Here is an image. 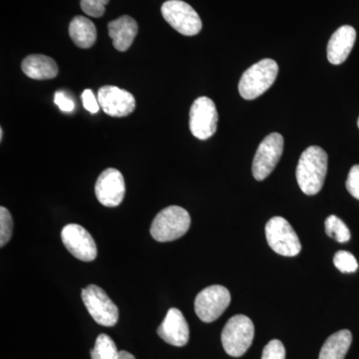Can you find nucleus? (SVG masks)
<instances>
[{
    "instance_id": "6e6552de",
    "label": "nucleus",
    "mask_w": 359,
    "mask_h": 359,
    "mask_svg": "<svg viewBox=\"0 0 359 359\" xmlns=\"http://www.w3.org/2000/svg\"><path fill=\"white\" fill-rule=\"evenodd\" d=\"M231 294L223 285L205 287L195 299V311L198 318L210 323L218 320L230 306Z\"/></svg>"
},
{
    "instance_id": "cd10ccee",
    "label": "nucleus",
    "mask_w": 359,
    "mask_h": 359,
    "mask_svg": "<svg viewBox=\"0 0 359 359\" xmlns=\"http://www.w3.org/2000/svg\"><path fill=\"white\" fill-rule=\"evenodd\" d=\"M81 99L85 109L88 111V112L91 113V114H96L98 112L100 105H99L98 98H96L92 90H85L83 93H82Z\"/></svg>"
},
{
    "instance_id": "412c9836",
    "label": "nucleus",
    "mask_w": 359,
    "mask_h": 359,
    "mask_svg": "<svg viewBox=\"0 0 359 359\" xmlns=\"http://www.w3.org/2000/svg\"><path fill=\"white\" fill-rule=\"evenodd\" d=\"M325 233L328 237L334 238L337 242L346 243L351 240V231L344 222L334 215H332L325 219Z\"/></svg>"
},
{
    "instance_id": "7c9ffc66",
    "label": "nucleus",
    "mask_w": 359,
    "mask_h": 359,
    "mask_svg": "<svg viewBox=\"0 0 359 359\" xmlns=\"http://www.w3.org/2000/svg\"><path fill=\"white\" fill-rule=\"evenodd\" d=\"M358 128H359V118H358Z\"/></svg>"
},
{
    "instance_id": "dca6fc26",
    "label": "nucleus",
    "mask_w": 359,
    "mask_h": 359,
    "mask_svg": "<svg viewBox=\"0 0 359 359\" xmlns=\"http://www.w3.org/2000/svg\"><path fill=\"white\" fill-rule=\"evenodd\" d=\"M108 32L115 49L124 52L128 50L133 43L138 33V25L134 18L123 15L118 20L111 21L108 25Z\"/></svg>"
},
{
    "instance_id": "9d476101",
    "label": "nucleus",
    "mask_w": 359,
    "mask_h": 359,
    "mask_svg": "<svg viewBox=\"0 0 359 359\" xmlns=\"http://www.w3.org/2000/svg\"><path fill=\"white\" fill-rule=\"evenodd\" d=\"M219 115L214 101L200 97L190 110V130L196 138L207 140L216 133Z\"/></svg>"
},
{
    "instance_id": "bb28decb",
    "label": "nucleus",
    "mask_w": 359,
    "mask_h": 359,
    "mask_svg": "<svg viewBox=\"0 0 359 359\" xmlns=\"http://www.w3.org/2000/svg\"><path fill=\"white\" fill-rule=\"evenodd\" d=\"M54 103L58 106L59 109L65 113H71L75 109L74 101L70 96L62 91H57L54 95Z\"/></svg>"
},
{
    "instance_id": "c756f323",
    "label": "nucleus",
    "mask_w": 359,
    "mask_h": 359,
    "mask_svg": "<svg viewBox=\"0 0 359 359\" xmlns=\"http://www.w3.org/2000/svg\"><path fill=\"white\" fill-rule=\"evenodd\" d=\"M2 138H4V130L0 129V139H1V141H2Z\"/></svg>"
},
{
    "instance_id": "6ab92c4d",
    "label": "nucleus",
    "mask_w": 359,
    "mask_h": 359,
    "mask_svg": "<svg viewBox=\"0 0 359 359\" xmlns=\"http://www.w3.org/2000/svg\"><path fill=\"white\" fill-rule=\"evenodd\" d=\"M353 342V334L342 330L330 335L321 347L318 359H344Z\"/></svg>"
},
{
    "instance_id": "a211bd4d",
    "label": "nucleus",
    "mask_w": 359,
    "mask_h": 359,
    "mask_svg": "<svg viewBox=\"0 0 359 359\" xmlns=\"http://www.w3.org/2000/svg\"><path fill=\"white\" fill-rule=\"evenodd\" d=\"M71 39L79 48L87 49L93 46L97 39L96 26L84 16H76L69 25Z\"/></svg>"
},
{
    "instance_id": "9b49d317",
    "label": "nucleus",
    "mask_w": 359,
    "mask_h": 359,
    "mask_svg": "<svg viewBox=\"0 0 359 359\" xmlns=\"http://www.w3.org/2000/svg\"><path fill=\"white\" fill-rule=\"evenodd\" d=\"M61 238L66 250L82 262L94 261L97 257L95 241L89 231L77 224H69L61 231Z\"/></svg>"
},
{
    "instance_id": "7ed1b4c3",
    "label": "nucleus",
    "mask_w": 359,
    "mask_h": 359,
    "mask_svg": "<svg viewBox=\"0 0 359 359\" xmlns=\"http://www.w3.org/2000/svg\"><path fill=\"white\" fill-rule=\"evenodd\" d=\"M278 65L273 59H263L245 71L238 83V92L245 100L263 95L275 83Z\"/></svg>"
},
{
    "instance_id": "4468645a",
    "label": "nucleus",
    "mask_w": 359,
    "mask_h": 359,
    "mask_svg": "<svg viewBox=\"0 0 359 359\" xmlns=\"http://www.w3.org/2000/svg\"><path fill=\"white\" fill-rule=\"evenodd\" d=\"M157 334L165 342L174 346H185L190 339V328L185 316L180 309L175 308L168 311L158 327Z\"/></svg>"
},
{
    "instance_id": "f3484780",
    "label": "nucleus",
    "mask_w": 359,
    "mask_h": 359,
    "mask_svg": "<svg viewBox=\"0 0 359 359\" xmlns=\"http://www.w3.org/2000/svg\"><path fill=\"white\" fill-rule=\"evenodd\" d=\"M21 69L26 76L35 80L53 79L58 74V66L55 61L42 54L27 56L22 61Z\"/></svg>"
},
{
    "instance_id": "b1692460",
    "label": "nucleus",
    "mask_w": 359,
    "mask_h": 359,
    "mask_svg": "<svg viewBox=\"0 0 359 359\" xmlns=\"http://www.w3.org/2000/svg\"><path fill=\"white\" fill-rule=\"evenodd\" d=\"M109 0H81L80 6L84 13L92 18H101L105 13V6Z\"/></svg>"
},
{
    "instance_id": "423d86ee",
    "label": "nucleus",
    "mask_w": 359,
    "mask_h": 359,
    "mask_svg": "<svg viewBox=\"0 0 359 359\" xmlns=\"http://www.w3.org/2000/svg\"><path fill=\"white\" fill-rule=\"evenodd\" d=\"M82 301L94 320L102 327H112L118 323L119 311L105 290L95 285L82 290Z\"/></svg>"
},
{
    "instance_id": "5701e85b",
    "label": "nucleus",
    "mask_w": 359,
    "mask_h": 359,
    "mask_svg": "<svg viewBox=\"0 0 359 359\" xmlns=\"http://www.w3.org/2000/svg\"><path fill=\"white\" fill-rule=\"evenodd\" d=\"M13 219L6 208H0V245L4 247L13 236Z\"/></svg>"
},
{
    "instance_id": "ddd939ff",
    "label": "nucleus",
    "mask_w": 359,
    "mask_h": 359,
    "mask_svg": "<svg viewBox=\"0 0 359 359\" xmlns=\"http://www.w3.org/2000/svg\"><path fill=\"white\" fill-rule=\"evenodd\" d=\"M97 98L104 112L111 117H126L136 107V100L130 92L111 85L101 87Z\"/></svg>"
},
{
    "instance_id": "aec40b11",
    "label": "nucleus",
    "mask_w": 359,
    "mask_h": 359,
    "mask_svg": "<svg viewBox=\"0 0 359 359\" xmlns=\"http://www.w3.org/2000/svg\"><path fill=\"white\" fill-rule=\"evenodd\" d=\"M119 353L114 340L109 335H98L95 341V346L91 351L92 359H118Z\"/></svg>"
},
{
    "instance_id": "4be33fe9",
    "label": "nucleus",
    "mask_w": 359,
    "mask_h": 359,
    "mask_svg": "<svg viewBox=\"0 0 359 359\" xmlns=\"http://www.w3.org/2000/svg\"><path fill=\"white\" fill-rule=\"evenodd\" d=\"M334 264L335 268L341 273H354L358 271V263L351 252L339 250L334 255Z\"/></svg>"
},
{
    "instance_id": "f03ea898",
    "label": "nucleus",
    "mask_w": 359,
    "mask_h": 359,
    "mask_svg": "<svg viewBox=\"0 0 359 359\" xmlns=\"http://www.w3.org/2000/svg\"><path fill=\"white\" fill-rule=\"evenodd\" d=\"M191 226V217L184 208L170 205L155 217L150 233L160 243L173 242L186 235Z\"/></svg>"
},
{
    "instance_id": "a878e982",
    "label": "nucleus",
    "mask_w": 359,
    "mask_h": 359,
    "mask_svg": "<svg viewBox=\"0 0 359 359\" xmlns=\"http://www.w3.org/2000/svg\"><path fill=\"white\" fill-rule=\"evenodd\" d=\"M346 189L353 198L359 200V165H355L349 171L346 180Z\"/></svg>"
},
{
    "instance_id": "f257e3e1",
    "label": "nucleus",
    "mask_w": 359,
    "mask_h": 359,
    "mask_svg": "<svg viewBox=\"0 0 359 359\" xmlns=\"http://www.w3.org/2000/svg\"><path fill=\"white\" fill-rule=\"evenodd\" d=\"M327 152L318 146H311L304 151L297 164V184L306 195L320 192L327 173Z\"/></svg>"
},
{
    "instance_id": "c85d7f7f",
    "label": "nucleus",
    "mask_w": 359,
    "mask_h": 359,
    "mask_svg": "<svg viewBox=\"0 0 359 359\" xmlns=\"http://www.w3.org/2000/svg\"><path fill=\"white\" fill-rule=\"evenodd\" d=\"M118 359H136L133 354L128 353V351H122L119 353V358Z\"/></svg>"
},
{
    "instance_id": "393cba45",
    "label": "nucleus",
    "mask_w": 359,
    "mask_h": 359,
    "mask_svg": "<svg viewBox=\"0 0 359 359\" xmlns=\"http://www.w3.org/2000/svg\"><path fill=\"white\" fill-rule=\"evenodd\" d=\"M262 359H285V348L283 342L273 339L264 346Z\"/></svg>"
},
{
    "instance_id": "39448f33",
    "label": "nucleus",
    "mask_w": 359,
    "mask_h": 359,
    "mask_svg": "<svg viewBox=\"0 0 359 359\" xmlns=\"http://www.w3.org/2000/svg\"><path fill=\"white\" fill-rule=\"evenodd\" d=\"M266 237L271 250L280 256L295 257L301 252V241L289 222L283 217L269 219L266 224Z\"/></svg>"
},
{
    "instance_id": "2eb2a0df",
    "label": "nucleus",
    "mask_w": 359,
    "mask_h": 359,
    "mask_svg": "<svg viewBox=\"0 0 359 359\" xmlns=\"http://www.w3.org/2000/svg\"><path fill=\"white\" fill-rule=\"evenodd\" d=\"M356 40L355 29L351 25L339 27L327 44V59L332 65H342L353 50Z\"/></svg>"
},
{
    "instance_id": "0eeeda50",
    "label": "nucleus",
    "mask_w": 359,
    "mask_h": 359,
    "mask_svg": "<svg viewBox=\"0 0 359 359\" xmlns=\"http://www.w3.org/2000/svg\"><path fill=\"white\" fill-rule=\"evenodd\" d=\"M163 18L175 30L186 36H194L202 29V20L190 4L182 0H168L161 8Z\"/></svg>"
},
{
    "instance_id": "20e7f679",
    "label": "nucleus",
    "mask_w": 359,
    "mask_h": 359,
    "mask_svg": "<svg viewBox=\"0 0 359 359\" xmlns=\"http://www.w3.org/2000/svg\"><path fill=\"white\" fill-rule=\"evenodd\" d=\"M255 327L252 320L244 314H237L229 320L222 332L224 351L233 358H241L252 346Z\"/></svg>"
},
{
    "instance_id": "1a4fd4ad",
    "label": "nucleus",
    "mask_w": 359,
    "mask_h": 359,
    "mask_svg": "<svg viewBox=\"0 0 359 359\" xmlns=\"http://www.w3.org/2000/svg\"><path fill=\"white\" fill-rule=\"evenodd\" d=\"M283 138L282 135L271 133L259 144L254 162H252V175L257 181H263L268 178L280 162L283 152Z\"/></svg>"
},
{
    "instance_id": "f8f14e48",
    "label": "nucleus",
    "mask_w": 359,
    "mask_h": 359,
    "mask_svg": "<svg viewBox=\"0 0 359 359\" xmlns=\"http://www.w3.org/2000/svg\"><path fill=\"white\" fill-rule=\"evenodd\" d=\"M125 180L121 172L114 168L104 170L97 179L95 195L100 204L108 208L118 207L125 197Z\"/></svg>"
}]
</instances>
